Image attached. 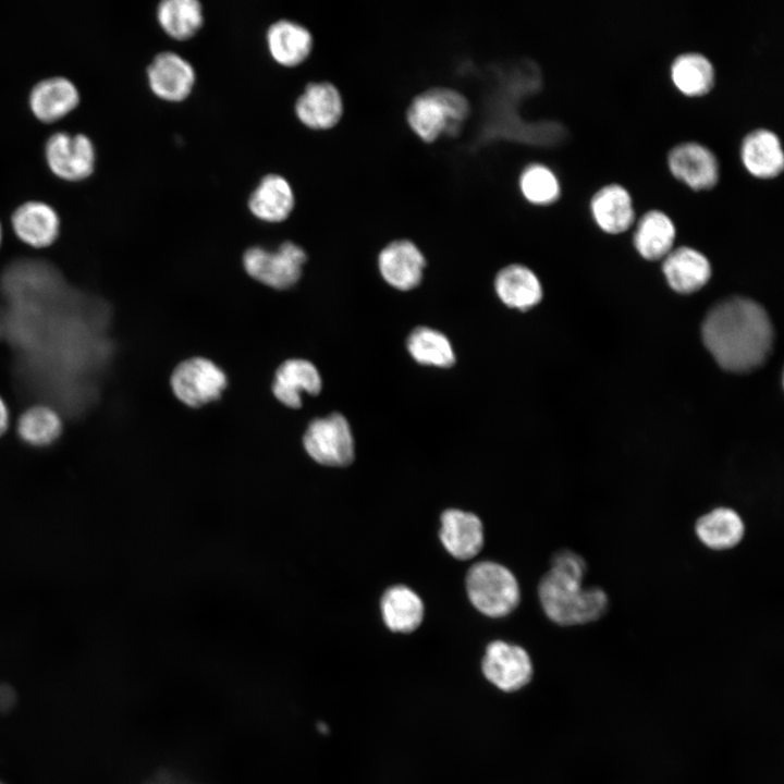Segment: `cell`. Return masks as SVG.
Wrapping results in <instances>:
<instances>
[{"instance_id":"1","label":"cell","mask_w":784,"mask_h":784,"mask_svg":"<svg viewBox=\"0 0 784 784\" xmlns=\"http://www.w3.org/2000/svg\"><path fill=\"white\" fill-rule=\"evenodd\" d=\"M702 340L716 363L734 372L750 371L764 363L772 348L773 328L767 311L744 297L713 306L702 323Z\"/></svg>"},{"instance_id":"2","label":"cell","mask_w":784,"mask_h":784,"mask_svg":"<svg viewBox=\"0 0 784 784\" xmlns=\"http://www.w3.org/2000/svg\"><path fill=\"white\" fill-rule=\"evenodd\" d=\"M585 560L571 550L556 552L542 576L538 595L546 615L564 626L595 622L608 611L609 598L600 587H583Z\"/></svg>"},{"instance_id":"3","label":"cell","mask_w":784,"mask_h":784,"mask_svg":"<svg viewBox=\"0 0 784 784\" xmlns=\"http://www.w3.org/2000/svg\"><path fill=\"white\" fill-rule=\"evenodd\" d=\"M470 113L467 98L449 87H431L415 96L407 110L409 128L424 143H433L441 134L455 136Z\"/></svg>"},{"instance_id":"4","label":"cell","mask_w":784,"mask_h":784,"mask_svg":"<svg viewBox=\"0 0 784 784\" xmlns=\"http://www.w3.org/2000/svg\"><path fill=\"white\" fill-rule=\"evenodd\" d=\"M466 591L473 605L490 617L507 615L520 599L519 586L513 573L491 561L478 562L468 569Z\"/></svg>"},{"instance_id":"5","label":"cell","mask_w":784,"mask_h":784,"mask_svg":"<svg viewBox=\"0 0 784 784\" xmlns=\"http://www.w3.org/2000/svg\"><path fill=\"white\" fill-rule=\"evenodd\" d=\"M307 256L297 244L286 241L275 250L253 246L243 255L246 273L256 281L275 290L293 286L302 275Z\"/></svg>"},{"instance_id":"6","label":"cell","mask_w":784,"mask_h":784,"mask_svg":"<svg viewBox=\"0 0 784 784\" xmlns=\"http://www.w3.org/2000/svg\"><path fill=\"white\" fill-rule=\"evenodd\" d=\"M175 397L192 408L218 401L228 385L225 372L212 360L195 356L179 363L170 377Z\"/></svg>"},{"instance_id":"7","label":"cell","mask_w":784,"mask_h":784,"mask_svg":"<svg viewBox=\"0 0 784 784\" xmlns=\"http://www.w3.org/2000/svg\"><path fill=\"white\" fill-rule=\"evenodd\" d=\"M303 444L307 454L324 466H347L354 460L351 427L340 413L311 420L304 433Z\"/></svg>"},{"instance_id":"8","label":"cell","mask_w":784,"mask_h":784,"mask_svg":"<svg viewBox=\"0 0 784 784\" xmlns=\"http://www.w3.org/2000/svg\"><path fill=\"white\" fill-rule=\"evenodd\" d=\"M45 155L50 170L66 181L83 180L95 168V148L84 134L54 133L46 143Z\"/></svg>"},{"instance_id":"9","label":"cell","mask_w":784,"mask_h":784,"mask_svg":"<svg viewBox=\"0 0 784 784\" xmlns=\"http://www.w3.org/2000/svg\"><path fill=\"white\" fill-rule=\"evenodd\" d=\"M481 669L491 684L506 693L523 688L532 676V664L527 651L502 640H494L487 646Z\"/></svg>"},{"instance_id":"10","label":"cell","mask_w":784,"mask_h":784,"mask_svg":"<svg viewBox=\"0 0 784 784\" xmlns=\"http://www.w3.org/2000/svg\"><path fill=\"white\" fill-rule=\"evenodd\" d=\"M667 166L675 177L694 189L711 188L720 176L715 154L696 140L674 145L667 154Z\"/></svg>"},{"instance_id":"11","label":"cell","mask_w":784,"mask_h":784,"mask_svg":"<svg viewBox=\"0 0 784 784\" xmlns=\"http://www.w3.org/2000/svg\"><path fill=\"white\" fill-rule=\"evenodd\" d=\"M147 78L155 96L168 102H180L192 94L196 73L179 53L162 51L148 65Z\"/></svg>"},{"instance_id":"12","label":"cell","mask_w":784,"mask_h":784,"mask_svg":"<svg viewBox=\"0 0 784 784\" xmlns=\"http://www.w3.org/2000/svg\"><path fill=\"white\" fill-rule=\"evenodd\" d=\"M340 90L330 82H311L295 102V114L306 127L326 131L334 127L343 115Z\"/></svg>"},{"instance_id":"13","label":"cell","mask_w":784,"mask_h":784,"mask_svg":"<svg viewBox=\"0 0 784 784\" xmlns=\"http://www.w3.org/2000/svg\"><path fill=\"white\" fill-rule=\"evenodd\" d=\"M426 260L419 248L408 240L389 243L379 254L378 267L382 278L393 287L407 291L422 278Z\"/></svg>"},{"instance_id":"14","label":"cell","mask_w":784,"mask_h":784,"mask_svg":"<svg viewBox=\"0 0 784 784\" xmlns=\"http://www.w3.org/2000/svg\"><path fill=\"white\" fill-rule=\"evenodd\" d=\"M322 380L316 366L304 358H290L279 365L274 372L271 390L284 406L299 408L302 394L317 395Z\"/></svg>"},{"instance_id":"15","label":"cell","mask_w":784,"mask_h":784,"mask_svg":"<svg viewBox=\"0 0 784 784\" xmlns=\"http://www.w3.org/2000/svg\"><path fill=\"white\" fill-rule=\"evenodd\" d=\"M739 150L744 167L757 177H774L784 169L781 138L770 128L757 127L748 132L742 139Z\"/></svg>"},{"instance_id":"16","label":"cell","mask_w":784,"mask_h":784,"mask_svg":"<svg viewBox=\"0 0 784 784\" xmlns=\"http://www.w3.org/2000/svg\"><path fill=\"white\" fill-rule=\"evenodd\" d=\"M440 522V540L453 558L469 560L480 552L483 544V528L478 516L449 509L441 514Z\"/></svg>"},{"instance_id":"17","label":"cell","mask_w":784,"mask_h":784,"mask_svg":"<svg viewBox=\"0 0 784 784\" xmlns=\"http://www.w3.org/2000/svg\"><path fill=\"white\" fill-rule=\"evenodd\" d=\"M252 215L265 222L279 223L286 220L295 206V195L290 182L282 175H265L248 198Z\"/></svg>"},{"instance_id":"18","label":"cell","mask_w":784,"mask_h":784,"mask_svg":"<svg viewBox=\"0 0 784 784\" xmlns=\"http://www.w3.org/2000/svg\"><path fill=\"white\" fill-rule=\"evenodd\" d=\"M266 44L271 58L278 64L294 68L309 57L314 39L304 25L283 19L268 27Z\"/></svg>"},{"instance_id":"19","label":"cell","mask_w":784,"mask_h":784,"mask_svg":"<svg viewBox=\"0 0 784 784\" xmlns=\"http://www.w3.org/2000/svg\"><path fill=\"white\" fill-rule=\"evenodd\" d=\"M590 211L596 223L612 234L626 231L635 221L632 195L620 183L598 188L590 199Z\"/></svg>"},{"instance_id":"20","label":"cell","mask_w":784,"mask_h":784,"mask_svg":"<svg viewBox=\"0 0 784 784\" xmlns=\"http://www.w3.org/2000/svg\"><path fill=\"white\" fill-rule=\"evenodd\" d=\"M12 226L17 237L36 247H47L58 237L60 219L56 210L42 201H27L15 209Z\"/></svg>"},{"instance_id":"21","label":"cell","mask_w":784,"mask_h":784,"mask_svg":"<svg viewBox=\"0 0 784 784\" xmlns=\"http://www.w3.org/2000/svg\"><path fill=\"white\" fill-rule=\"evenodd\" d=\"M663 272L673 290L689 294L707 284L711 266L707 257L697 249L681 246L663 258Z\"/></svg>"},{"instance_id":"22","label":"cell","mask_w":784,"mask_h":784,"mask_svg":"<svg viewBox=\"0 0 784 784\" xmlns=\"http://www.w3.org/2000/svg\"><path fill=\"white\" fill-rule=\"evenodd\" d=\"M79 101L76 86L68 78L56 76L37 83L29 94V107L42 122L57 121L70 113Z\"/></svg>"},{"instance_id":"23","label":"cell","mask_w":784,"mask_h":784,"mask_svg":"<svg viewBox=\"0 0 784 784\" xmlns=\"http://www.w3.org/2000/svg\"><path fill=\"white\" fill-rule=\"evenodd\" d=\"M494 287L503 304L518 310H527L542 298L539 279L529 268L519 264L502 268L495 277Z\"/></svg>"},{"instance_id":"24","label":"cell","mask_w":784,"mask_h":784,"mask_svg":"<svg viewBox=\"0 0 784 784\" xmlns=\"http://www.w3.org/2000/svg\"><path fill=\"white\" fill-rule=\"evenodd\" d=\"M695 532L702 544L712 550L736 547L745 535L742 516L733 509L719 506L700 516Z\"/></svg>"},{"instance_id":"25","label":"cell","mask_w":784,"mask_h":784,"mask_svg":"<svg viewBox=\"0 0 784 784\" xmlns=\"http://www.w3.org/2000/svg\"><path fill=\"white\" fill-rule=\"evenodd\" d=\"M675 234L671 217L662 210L650 209L637 222L634 245L644 258L659 260L673 249Z\"/></svg>"},{"instance_id":"26","label":"cell","mask_w":784,"mask_h":784,"mask_svg":"<svg viewBox=\"0 0 784 784\" xmlns=\"http://www.w3.org/2000/svg\"><path fill=\"white\" fill-rule=\"evenodd\" d=\"M387 627L395 633H412L424 618V604L418 595L403 585L387 589L380 602Z\"/></svg>"},{"instance_id":"27","label":"cell","mask_w":784,"mask_h":784,"mask_svg":"<svg viewBox=\"0 0 784 784\" xmlns=\"http://www.w3.org/2000/svg\"><path fill=\"white\" fill-rule=\"evenodd\" d=\"M670 74L674 86L687 96H702L712 89L715 82L711 60L698 51L677 54L671 63Z\"/></svg>"},{"instance_id":"28","label":"cell","mask_w":784,"mask_h":784,"mask_svg":"<svg viewBox=\"0 0 784 784\" xmlns=\"http://www.w3.org/2000/svg\"><path fill=\"white\" fill-rule=\"evenodd\" d=\"M157 21L173 39L187 40L204 24V11L197 0H164L157 7Z\"/></svg>"},{"instance_id":"29","label":"cell","mask_w":784,"mask_h":784,"mask_svg":"<svg viewBox=\"0 0 784 784\" xmlns=\"http://www.w3.org/2000/svg\"><path fill=\"white\" fill-rule=\"evenodd\" d=\"M411 356L419 364L446 368L455 363V354L449 339L429 327L414 329L406 342Z\"/></svg>"},{"instance_id":"30","label":"cell","mask_w":784,"mask_h":784,"mask_svg":"<svg viewBox=\"0 0 784 784\" xmlns=\"http://www.w3.org/2000/svg\"><path fill=\"white\" fill-rule=\"evenodd\" d=\"M61 432V418L54 409L48 406H32L19 418L17 433L28 445L48 446L59 439Z\"/></svg>"},{"instance_id":"31","label":"cell","mask_w":784,"mask_h":784,"mask_svg":"<svg viewBox=\"0 0 784 784\" xmlns=\"http://www.w3.org/2000/svg\"><path fill=\"white\" fill-rule=\"evenodd\" d=\"M519 189L526 200L535 205H549L561 194L556 174L543 163H530L520 173Z\"/></svg>"},{"instance_id":"32","label":"cell","mask_w":784,"mask_h":784,"mask_svg":"<svg viewBox=\"0 0 784 784\" xmlns=\"http://www.w3.org/2000/svg\"><path fill=\"white\" fill-rule=\"evenodd\" d=\"M17 695L15 689L5 683H0V712L8 713L16 705Z\"/></svg>"},{"instance_id":"33","label":"cell","mask_w":784,"mask_h":784,"mask_svg":"<svg viewBox=\"0 0 784 784\" xmlns=\"http://www.w3.org/2000/svg\"><path fill=\"white\" fill-rule=\"evenodd\" d=\"M148 784H191L173 774L163 772L159 775H157L154 780L148 782Z\"/></svg>"},{"instance_id":"34","label":"cell","mask_w":784,"mask_h":784,"mask_svg":"<svg viewBox=\"0 0 784 784\" xmlns=\"http://www.w3.org/2000/svg\"><path fill=\"white\" fill-rule=\"evenodd\" d=\"M9 426V411L0 396V437L7 431Z\"/></svg>"},{"instance_id":"35","label":"cell","mask_w":784,"mask_h":784,"mask_svg":"<svg viewBox=\"0 0 784 784\" xmlns=\"http://www.w3.org/2000/svg\"><path fill=\"white\" fill-rule=\"evenodd\" d=\"M1 240H2V229H1V224H0V244H1Z\"/></svg>"},{"instance_id":"36","label":"cell","mask_w":784,"mask_h":784,"mask_svg":"<svg viewBox=\"0 0 784 784\" xmlns=\"http://www.w3.org/2000/svg\"><path fill=\"white\" fill-rule=\"evenodd\" d=\"M0 784H3V783L0 782Z\"/></svg>"}]
</instances>
